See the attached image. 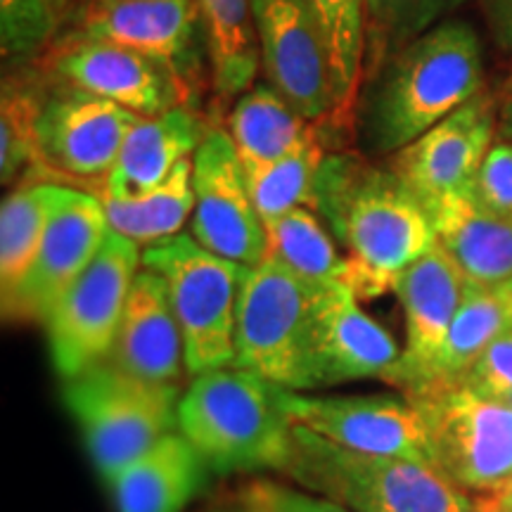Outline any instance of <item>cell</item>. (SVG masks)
<instances>
[{"label": "cell", "instance_id": "obj_35", "mask_svg": "<svg viewBox=\"0 0 512 512\" xmlns=\"http://www.w3.org/2000/svg\"><path fill=\"white\" fill-rule=\"evenodd\" d=\"M475 197L501 219L512 221V143L496 140L475 181Z\"/></svg>", "mask_w": 512, "mask_h": 512}, {"label": "cell", "instance_id": "obj_30", "mask_svg": "<svg viewBox=\"0 0 512 512\" xmlns=\"http://www.w3.org/2000/svg\"><path fill=\"white\" fill-rule=\"evenodd\" d=\"M57 181H31L12 190L0 207V294L10 297L34 264L53 216Z\"/></svg>", "mask_w": 512, "mask_h": 512}, {"label": "cell", "instance_id": "obj_25", "mask_svg": "<svg viewBox=\"0 0 512 512\" xmlns=\"http://www.w3.org/2000/svg\"><path fill=\"white\" fill-rule=\"evenodd\" d=\"M214 88L223 98H240L254 86L261 64L252 0H195Z\"/></svg>", "mask_w": 512, "mask_h": 512}, {"label": "cell", "instance_id": "obj_47", "mask_svg": "<svg viewBox=\"0 0 512 512\" xmlns=\"http://www.w3.org/2000/svg\"><path fill=\"white\" fill-rule=\"evenodd\" d=\"M102 3H107V0H102Z\"/></svg>", "mask_w": 512, "mask_h": 512}, {"label": "cell", "instance_id": "obj_14", "mask_svg": "<svg viewBox=\"0 0 512 512\" xmlns=\"http://www.w3.org/2000/svg\"><path fill=\"white\" fill-rule=\"evenodd\" d=\"M498 105L486 93L475 95L444 121L394 155L392 169L430 209L446 197L475 188L491 145L496 143Z\"/></svg>", "mask_w": 512, "mask_h": 512}, {"label": "cell", "instance_id": "obj_31", "mask_svg": "<svg viewBox=\"0 0 512 512\" xmlns=\"http://www.w3.org/2000/svg\"><path fill=\"white\" fill-rule=\"evenodd\" d=\"M323 157L316 136H311L292 155L245 174L249 195H252L261 221L271 223L299 207L311 209L313 185H316V174Z\"/></svg>", "mask_w": 512, "mask_h": 512}, {"label": "cell", "instance_id": "obj_29", "mask_svg": "<svg viewBox=\"0 0 512 512\" xmlns=\"http://www.w3.org/2000/svg\"><path fill=\"white\" fill-rule=\"evenodd\" d=\"M268 256L313 287L349 285L351 261L342 256L323 219L309 207L266 223Z\"/></svg>", "mask_w": 512, "mask_h": 512}, {"label": "cell", "instance_id": "obj_20", "mask_svg": "<svg viewBox=\"0 0 512 512\" xmlns=\"http://www.w3.org/2000/svg\"><path fill=\"white\" fill-rule=\"evenodd\" d=\"M107 361L143 380L178 384L185 366V344L164 278L140 268L121 316Z\"/></svg>", "mask_w": 512, "mask_h": 512}, {"label": "cell", "instance_id": "obj_22", "mask_svg": "<svg viewBox=\"0 0 512 512\" xmlns=\"http://www.w3.org/2000/svg\"><path fill=\"white\" fill-rule=\"evenodd\" d=\"M427 214L437 245L456 261L470 283L496 287L512 278V221L486 209L475 192L446 197Z\"/></svg>", "mask_w": 512, "mask_h": 512}, {"label": "cell", "instance_id": "obj_8", "mask_svg": "<svg viewBox=\"0 0 512 512\" xmlns=\"http://www.w3.org/2000/svg\"><path fill=\"white\" fill-rule=\"evenodd\" d=\"M140 264V245L110 230L98 256L50 311L43 325L62 380L110 358Z\"/></svg>", "mask_w": 512, "mask_h": 512}, {"label": "cell", "instance_id": "obj_37", "mask_svg": "<svg viewBox=\"0 0 512 512\" xmlns=\"http://www.w3.org/2000/svg\"><path fill=\"white\" fill-rule=\"evenodd\" d=\"M238 496L266 505L273 512H351L328 498L313 496L299 486H285L271 479H254Z\"/></svg>", "mask_w": 512, "mask_h": 512}, {"label": "cell", "instance_id": "obj_38", "mask_svg": "<svg viewBox=\"0 0 512 512\" xmlns=\"http://www.w3.org/2000/svg\"><path fill=\"white\" fill-rule=\"evenodd\" d=\"M491 36L501 50H512V0H479Z\"/></svg>", "mask_w": 512, "mask_h": 512}, {"label": "cell", "instance_id": "obj_7", "mask_svg": "<svg viewBox=\"0 0 512 512\" xmlns=\"http://www.w3.org/2000/svg\"><path fill=\"white\" fill-rule=\"evenodd\" d=\"M320 287L268 259L249 268L235 325V363L292 392H311V328Z\"/></svg>", "mask_w": 512, "mask_h": 512}, {"label": "cell", "instance_id": "obj_2", "mask_svg": "<svg viewBox=\"0 0 512 512\" xmlns=\"http://www.w3.org/2000/svg\"><path fill=\"white\" fill-rule=\"evenodd\" d=\"M484 55L475 27L444 19L373 72L361 107L368 150L399 152L482 93Z\"/></svg>", "mask_w": 512, "mask_h": 512}, {"label": "cell", "instance_id": "obj_16", "mask_svg": "<svg viewBox=\"0 0 512 512\" xmlns=\"http://www.w3.org/2000/svg\"><path fill=\"white\" fill-rule=\"evenodd\" d=\"M83 38L136 50L174 76L188 98L190 79L207 48L195 0H95Z\"/></svg>", "mask_w": 512, "mask_h": 512}, {"label": "cell", "instance_id": "obj_32", "mask_svg": "<svg viewBox=\"0 0 512 512\" xmlns=\"http://www.w3.org/2000/svg\"><path fill=\"white\" fill-rule=\"evenodd\" d=\"M463 0H368V55L373 72L396 50L444 22Z\"/></svg>", "mask_w": 512, "mask_h": 512}, {"label": "cell", "instance_id": "obj_10", "mask_svg": "<svg viewBox=\"0 0 512 512\" xmlns=\"http://www.w3.org/2000/svg\"><path fill=\"white\" fill-rule=\"evenodd\" d=\"M192 188V238L235 264L247 268L264 264L268 259L266 223L249 195L245 169L228 131H207L192 155Z\"/></svg>", "mask_w": 512, "mask_h": 512}, {"label": "cell", "instance_id": "obj_27", "mask_svg": "<svg viewBox=\"0 0 512 512\" xmlns=\"http://www.w3.org/2000/svg\"><path fill=\"white\" fill-rule=\"evenodd\" d=\"M107 221L114 233L124 235L140 247H152L181 233L192 219L195 188H192V159H185L174 174L155 190L138 197H102Z\"/></svg>", "mask_w": 512, "mask_h": 512}, {"label": "cell", "instance_id": "obj_6", "mask_svg": "<svg viewBox=\"0 0 512 512\" xmlns=\"http://www.w3.org/2000/svg\"><path fill=\"white\" fill-rule=\"evenodd\" d=\"M143 266L169 290L185 344V366L195 377L235 363V325L247 266L209 252L192 235L143 249Z\"/></svg>", "mask_w": 512, "mask_h": 512}, {"label": "cell", "instance_id": "obj_21", "mask_svg": "<svg viewBox=\"0 0 512 512\" xmlns=\"http://www.w3.org/2000/svg\"><path fill=\"white\" fill-rule=\"evenodd\" d=\"M209 128L185 105L140 117L131 128L102 197H138L155 190L185 159H192Z\"/></svg>", "mask_w": 512, "mask_h": 512}, {"label": "cell", "instance_id": "obj_34", "mask_svg": "<svg viewBox=\"0 0 512 512\" xmlns=\"http://www.w3.org/2000/svg\"><path fill=\"white\" fill-rule=\"evenodd\" d=\"M55 29L50 0H0V50L5 57H29L48 43Z\"/></svg>", "mask_w": 512, "mask_h": 512}, {"label": "cell", "instance_id": "obj_33", "mask_svg": "<svg viewBox=\"0 0 512 512\" xmlns=\"http://www.w3.org/2000/svg\"><path fill=\"white\" fill-rule=\"evenodd\" d=\"M43 102L29 83L3 81L0 102V178L8 185L38 164V114Z\"/></svg>", "mask_w": 512, "mask_h": 512}, {"label": "cell", "instance_id": "obj_36", "mask_svg": "<svg viewBox=\"0 0 512 512\" xmlns=\"http://www.w3.org/2000/svg\"><path fill=\"white\" fill-rule=\"evenodd\" d=\"M465 384L477 394L496 401H508L512 396V330L498 335L489 349L479 356Z\"/></svg>", "mask_w": 512, "mask_h": 512}, {"label": "cell", "instance_id": "obj_39", "mask_svg": "<svg viewBox=\"0 0 512 512\" xmlns=\"http://www.w3.org/2000/svg\"><path fill=\"white\" fill-rule=\"evenodd\" d=\"M498 133L503 140L512 143V74L503 88L501 102H498Z\"/></svg>", "mask_w": 512, "mask_h": 512}, {"label": "cell", "instance_id": "obj_3", "mask_svg": "<svg viewBox=\"0 0 512 512\" xmlns=\"http://www.w3.org/2000/svg\"><path fill=\"white\" fill-rule=\"evenodd\" d=\"M178 430L211 472H283L292 451V422L278 387L228 366L192 377L178 403Z\"/></svg>", "mask_w": 512, "mask_h": 512}, {"label": "cell", "instance_id": "obj_28", "mask_svg": "<svg viewBox=\"0 0 512 512\" xmlns=\"http://www.w3.org/2000/svg\"><path fill=\"white\" fill-rule=\"evenodd\" d=\"M328 57L335 117H347L361 91L368 55V0H309Z\"/></svg>", "mask_w": 512, "mask_h": 512}, {"label": "cell", "instance_id": "obj_17", "mask_svg": "<svg viewBox=\"0 0 512 512\" xmlns=\"http://www.w3.org/2000/svg\"><path fill=\"white\" fill-rule=\"evenodd\" d=\"M467 283L470 280L439 245L394 280L392 292L406 320V349L384 382L394 384L408 399L427 387Z\"/></svg>", "mask_w": 512, "mask_h": 512}, {"label": "cell", "instance_id": "obj_4", "mask_svg": "<svg viewBox=\"0 0 512 512\" xmlns=\"http://www.w3.org/2000/svg\"><path fill=\"white\" fill-rule=\"evenodd\" d=\"M283 475L351 512H472L475 496L418 460L351 451L292 422Z\"/></svg>", "mask_w": 512, "mask_h": 512}, {"label": "cell", "instance_id": "obj_26", "mask_svg": "<svg viewBox=\"0 0 512 512\" xmlns=\"http://www.w3.org/2000/svg\"><path fill=\"white\" fill-rule=\"evenodd\" d=\"M505 330H510V323L505 318L494 287L467 283L465 297L458 306L444 347H441L437 361H434L427 387L418 396L465 384L479 356ZM411 399H415V396H411Z\"/></svg>", "mask_w": 512, "mask_h": 512}, {"label": "cell", "instance_id": "obj_42", "mask_svg": "<svg viewBox=\"0 0 512 512\" xmlns=\"http://www.w3.org/2000/svg\"><path fill=\"white\" fill-rule=\"evenodd\" d=\"M472 512H503L498 505L491 501L489 494H477L475 496V510Z\"/></svg>", "mask_w": 512, "mask_h": 512}, {"label": "cell", "instance_id": "obj_23", "mask_svg": "<svg viewBox=\"0 0 512 512\" xmlns=\"http://www.w3.org/2000/svg\"><path fill=\"white\" fill-rule=\"evenodd\" d=\"M207 470L200 451L174 430L107 484L119 512H183L200 494Z\"/></svg>", "mask_w": 512, "mask_h": 512}, {"label": "cell", "instance_id": "obj_41", "mask_svg": "<svg viewBox=\"0 0 512 512\" xmlns=\"http://www.w3.org/2000/svg\"><path fill=\"white\" fill-rule=\"evenodd\" d=\"M494 290H496V297H498V302H501V306H503L505 318H508L510 330H512V278L505 280V283H501V285H496Z\"/></svg>", "mask_w": 512, "mask_h": 512}, {"label": "cell", "instance_id": "obj_24", "mask_svg": "<svg viewBox=\"0 0 512 512\" xmlns=\"http://www.w3.org/2000/svg\"><path fill=\"white\" fill-rule=\"evenodd\" d=\"M228 136L245 174H252L292 155L316 133L283 93L271 83H259L238 98L228 117Z\"/></svg>", "mask_w": 512, "mask_h": 512}, {"label": "cell", "instance_id": "obj_15", "mask_svg": "<svg viewBox=\"0 0 512 512\" xmlns=\"http://www.w3.org/2000/svg\"><path fill=\"white\" fill-rule=\"evenodd\" d=\"M266 79L306 121L335 117L330 67L309 0H252Z\"/></svg>", "mask_w": 512, "mask_h": 512}, {"label": "cell", "instance_id": "obj_44", "mask_svg": "<svg viewBox=\"0 0 512 512\" xmlns=\"http://www.w3.org/2000/svg\"><path fill=\"white\" fill-rule=\"evenodd\" d=\"M211 512H242V508L238 505V508H235V510H211Z\"/></svg>", "mask_w": 512, "mask_h": 512}, {"label": "cell", "instance_id": "obj_12", "mask_svg": "<svg viewBox=\"0 0 512 512\" xmlns=\"http://www.w3.org/2000/svg\"><path fill=\"white\" fill-rule=\"evenodd\" d=\"M138 119V114L76 86L48 95L38 114L36 169L72 183H107Z\"/></svg>", "mask_w": 512, "mask_h": 512}, {"label": "cell", "instance_id": "obj_1", "mask_svg": "<svg viewBox=\"0 0 512 512\" xmlns=\"http://www.w3.org/2000/svg\"><path fill=\"white\" fill-rule=\"evenodd\" d=\"M311 209L347 247L349 287L361 299L392 290L408 266L437 247L430 214L403 178L354 155L323 157Z\"/></svg>", "mask_w": 512, "mask_h": 512}, {"label": "cell", "instance_id": "obj_40", "mask_svg": "<svg viewBox=\"0 0 512 512\" xmlns=\"http://www.w3.org/2000/svg\"><path fill=\"white\" fill-rule=\"evenodd\" d=\"M489 498L494 501L503 512H512V477L508 482H503L498 489L489 491Z\"/></svg>", "mask_w": 512, "mask_h": 512}, {"label": "cell", "instance_id": "obj_46", "mask_svg": "<svg viewBox=\"0 0 512 512\" xmlns=\"http://www.w3.org/2000/svg\"><path fill=\"white\" fill-rule=\"evenodd\" d=\"M503 403H508V406L512 408V396H510V399H508V401H503Z\"/></svg>", "mask_w": 512, "mask_h": 512}, {"label": "cell", "instance_id": "obj_11", "mask_svg": "<svg viewBox=\"0 0 512 512\" xmlns=\"http://www.w3.org/2000/svg\"><path fill=\"white\" fill-rule=\"evenodd\" d=\"M110 230L102 197L60 185L46 238L22 283L3 299V318L12 323H46L62 294L98 256Z\"/></svg>", "mask_w": 512, "mask_h": 512}, {"label": "cell", "instance_id": "obj_13", "mask_svg": "<svg viewBox=\"0 0 512 512\" xmlns=\"http://www.w3.org/2000/svg\"><path fill=\"white\" fill-rule=\"evenodd\" d=\"M278 399L290 422L332 444L432 465L425 425L408 396H313L278 387Z\"/></svg>", "mask_w": 512, "mask_h": 512}, {"label": "cell", "instance_id": "obj_43", "mask_svg": "<svg viewBox=\"0 0 512 512\" xmlns=\"http://www.w3.org/2000/svg\"><path fill=\"white\" fill-rule=\"evenodd\" d=\"M238 505L242 508V512H273V510H268L266 505L249 501V498H245V496H238Z\"/></svg>", "mask_w": 512, "mask_h": 512}, {"label": "cell", "instance_id": "obj_18", "mask_svg": "<svg viewBox=\"0 0 512 512\" xmlns=\"http://www.w3.org/2000/svg\"><path fill=\"white\" fill-rule=\"evenodd\" d=\"M401 358L394 337L370 318L349 285L320 287L311 328V387L380 377L387 380Z\"/></svg>", "mask_w": 512, "mask_h": 512}, {"label": "cell", "instance_id": "obj_5", "mask_svg": "<svg viewBox=\"0 0 512 512\" xmlns=\"http://www.w3.org/2000/svg\"><path fill=\"white\" fill-rule=\"evenodd\" d=\"M64 382V403L105 482L164 434L178 430V384L143 380L112 361Z\"/></svg>", "mask_w": 512, "mask_h": 512}, {"label": "cell", "instance_id": "obj_19", "mask_svg": "<svg viewBox=\"0 0 512 512\" xmlns=\"http://www.w3.org/2000/svg\"><path fill=\"white\" fill-rule=\"evenodd\" d=\"M57 72L69 86L110 100L138 117L169 112L185 100L183 88L166 69L114 43L83 38L60 55Z\"/></svg>", "mask_w": 512, "mask_h": 512}, {"label": "cell", "instance_id": "obj_45", "mask_svg": "<svg viewBox=\"0 0 512 512\" xmlns=\"http://www.w3.org/2000/svg\"><path fill=\"white\" fill-rule=\"evenodd\" d=\"M50 3H53V5H62V3H67V0H50Z\"/></svg>", "mask_w": 512, "mask_h": 512}, {"label": "cell", "instance_id": "obj_9", "mask_svg": "<svg viewBox=\"0 0 512 512\" xmlns=\"http://www.w3.org/2000/svg\"><path fill=\"white\" fill-rule=\"evenodd\" d=\"M425 425L432 465L467 494L512 477V408L467 384L411 399Z\"/></svg>", "mask_w": 512, "mask_h": 512}]
</instances>
